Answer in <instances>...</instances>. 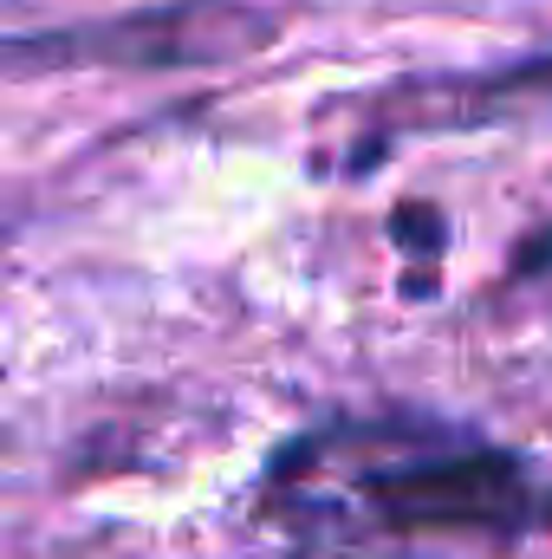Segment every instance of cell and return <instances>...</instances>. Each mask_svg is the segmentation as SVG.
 <instances>
[{
    "instance_id": "6da1fadb",
    "label": "cell",
    "mask_w": 552,
    "mask_h": 559,
    "mask_svg": "<svg viewBox=\"0 0 552 559\" xmlns=\"http://www.w3.org/2000/svg\"><path fill=\"white\" fill-rule=\"evenodd\" d=\"M267 508L292 527L429 540L488 534L507 540L533 514L527 462L481 442L475 429H358L305 436L267 475Z\"/></svg>"
},
{
    "instance_id": "3957f363",
    "label": "cell",
    "mask_w": 552,
    "mask_h": 559,
    "mask_svg": "<svg viewBox=\"0 0 552 559\" xmlns=\"http://www.w3.org/2000/svg\"><path fill=\"white\" fill-rule=\"evenodd\" d=\"M540 514H547V527H552V495H547V508H540Z\"/></svg>"
},
{
    "instance_id": "7a4b0ae2",
    "label": "cell",
    "mask_w": 552,
    "mask_h": 559,
    "mask_svg": "<svg viewBox=\"0 0 552 559\" xmlns=\"http://www.w3.org/2000/svg\"><path fill=\"white\" fill-rule=\"evenodd\" d=\"M274 20L241 0H163L105 26H72L46 39H13L7 59L26 72L33 59L52 66H131V72H169V66H235L261 46H274Z\"/></svg>"
}]
</instances>
